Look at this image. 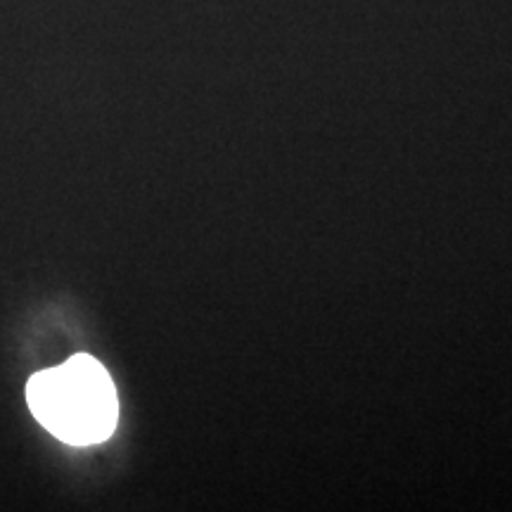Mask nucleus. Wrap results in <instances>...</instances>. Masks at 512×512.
<instances>
[{
	"instance_id": "nucleus-1",
	"label": "nucleus",
	"mask_w": 512,
	"mask_h": 512,
	"mask_svg": "<svg viewBox=\"0 0 512 512\" xmlns=\"http://www.w3.org/2000/svg\"><path fill=\"white\" fill-rule=\"evenodd\" d=\"M34 418L69 446L110 439L119 420V399L110 373L93 356L79 354L41 370L27 384Z\"/></svg>"
}]
</instances>
